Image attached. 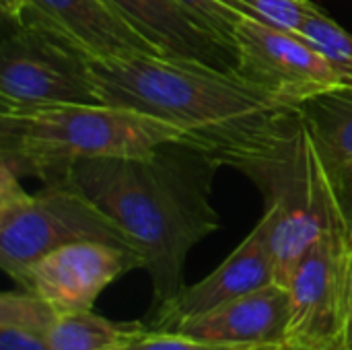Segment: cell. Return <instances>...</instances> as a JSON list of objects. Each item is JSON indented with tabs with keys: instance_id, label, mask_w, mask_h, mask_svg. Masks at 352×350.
Wrapping results in <instances>:
<instances>
[{
	"instance_id": "4fadbf2b",
	"label": "cell",
	"mask_w": 352,
	"mask_h": 350,
	"mask_svg": "<svg viewBox=\"0 0 352 350\" xmlns=\"http://www.w3.org/2000/svg\"><path fill=\"white\" fill-rule=\"evenodd\" d=\"M344 235L352 243V87H334L299 105Z\"/></svg>"
},
{
	"instance_id": "2e32d148",
	"label": "cell",
	"mask_w": 352,
	"mask_h": 350,
	"mask_svg": "<svg viewBox=\"0 0 352 350\" xmlns=\"http://www.w3.org/2000/svg\"><path fill=\"white\" fill-rule=\"evenodd\" d=\"M142 328L144 322H111L93 309L58 311L45 338L52 350H105Z\"/></svg>"
},
{
	"instance_id": "30bf717a",
	"label": "cell",
	"mask_w": 352,
	"mask_h": 350,
	"mask_svg": "<svg viewBox=\"0 0 352 350\" xmlns=\"http://www.w3.org/2000/svg\"><path fill=\"white\" fill-rule=\"evenodd\" d=\"M274 283V264L268 248L266 225L260 223L233 250V254L206 278L184 287L167 305L155 309L144 322L151 330L169 332L194 318H200L241 295L258 291Z\"/></svg>"
},
{
	"instance_id": "8992f818",
	"label": "cell",
	"mask_w": 352,
	"mask_h": 350,
	"mask_svg": "<svg viewBox=\"0 0 352 350\" xmlns=\"http://www.w3.org/2000/svg\"><path fill=\"white\" fill-rule=\"evenodd\" d=\"M101 103L89 56L33 21L12 23L0 47V111Z\"/></svg>"
},
{
	"instance_id": "ffe728a7",
	"label": "cell",
	"mask_w": 352,
	"mask_h": 350,
	"mask_svg": "<svg viewBox=\"0 0 352 350\" xmlns=\"http://www.w3.org/2000/svg\"><path fill=\"white\" fill-rule=\"evenodd\" d=\"M179 6H184L190 14H194L206 29H210L221 41L233 47L231 35L233 27L239 19V14L227 6H223L217 0H175Z\"/></svg>"
},
{
	"instance_id": "52a82bcc",
	"label": "cell",
	"mask_w": 352,
	"mask_h": 350,
	"mask_svg": "<svg viewBox=\"0 0 352 350\" xmlns=\"http://www.w3.org/2000/svg\"><path fill=\"white\" fill-rule=\"evenodd\" d=\"M351 287L352 243L342 229L328 231L301 258L287 285L291 295L287 342L342 350Z\"/></svg>"
},
{
	"instance_id": "ac0fdd59",
	"label": "cell",
	"mask_w": 352,
	"mask_h": 350,
	"mask_svg": "<svg viewBox=\"0 0 352 350\" xmlns=\"http://www.w3.org/2000/svg\"><path fill=\"white\" fill-rule=\"evenodd\" d=\"M235 10L239 17L260 21L264 25L299 33L309 17L320 8L309 0H217Z\"/></svg>"
},
{
	"instance_id": "7a4b0ae2",
	"label": "cell",
	"mask_w": 352,
	"mask_h": 350,
	"mask_svg": "<svg viewBox=\"0 0 352 350\" xmlns=\"http://www.w3.org/2000/svg\"><path fill=\"white\" fill-rule=\"evenodd\" d=\"M89 68L101 103L169 122L186 144L233 169L297 109L235 70L194 60L136 54L89 58Z\"/></svg>"
},
{
	"instance_id": "7c38bea8",
	"label": "cell",
	"mask_w": 352,
	"mask_h": 350,
	"mask_svg": "<svg viewBox=\"0 0 352 350\" xmlns=\"http://www.w3.org/2000/svg\"><path fill=\"white\" fill-rule=\"evenodd\" d=\"M291 295L283 285H268L241 295L169 332L231 350H270L289 340Z\"/></svg>"
},
{
	"instance_id": "d6986e66",
	"label": "cell",
	"mask_w": 352,
	"mask_h": 350,
	"mask_svg": "<svg viewBox=\"0 0 352 350\" xmlns=\"http://www.w3.org/2000/svg\"><path fill=\"white\" fill-rule=\"evenodd\" d=\"M105 350H231L214 344H206L202 340L190 338L179 332H163V330H151L144 328L134 332L132 336L124 338L122 342L109 347Z\"/></svg>"
},
{
	"instance_id": "6da1fadb",
	"label": "cell",
	"mask_w": 352,
	"mask_h": 350,
	"mask_svg": "<svg viewBox=\"0 0 352 350\" xmlns=\"http://www.w3.org/2000/svg\"><path fill=\"white\" fill-rule=\"evenodd\" d=\"M219 167L196 146L167 142L140 157L82 159L60 182L91 198L130 237L151 276L155 311L182 293L190 250L221 225L210 202Z\"/></svg>"
},
{
	"instance_id": "e0dca14e",
	"label": "cell",
	"mask_w": 352,
	"mask_h": 350,
	"mask_svg": "<svg viewBox=\"0 0 352 350\" xmlns=\"http://www.w3.org/2000/svg\"><path fill=\"white\" fill-rule=\"evenodd\" d=\"M297 35H301L326 58L342 85L352 87V33L342 29L324 10H318L314 17L307 19Z\"/></svg>"
},
{
	"instance_id": "8fae6325",
	"label": "cell",
	"mask_w": 352,
	"mask_h": 350,
	"mask_svg": "<svg viewBox=\"0 0 352 350\" xmlns=\"http://www.w3.org/2000/svg\"><path fill=\"white\" fill-rule=\"evenodd\" d=\"M68 39L89 58L161 54L105 0H23V19ZM19 21V23H21Z\"/></svg>"
},
{
	"instance_id": "3957f363",
	"label": "cell",
	"mask_w": 352,
	"mask_h": 350,
	"mask_svg": "<svg viewBox=\"0 0 352 350\" xmlns=\"http://www.w3.org/2000/svg\"><path fill=\"white\" fill-rule=\"evenodd\" d=\"M167 142H184V132L120 105L68 103L0 111V163L41 184L60 182L82 159L140 157Z\"/></svg>"
},
{
	"instance_id": "9c48e42d",
	"label": "cell",
	"mask_w": 352,
	"mask_h": 350,
	"mask_svg": "<svg viewBox=\"0 0 352 350\" xmlns=\"http://www.w3.org/2000/svg\"><path fill=\"white\" fill-rule=\"evenodd\" d=\"M136 268H144L138 252L103 241H78L41 256L14 283L56 311H91L113 281Z\"/></svg>"
},
{
	"instance_id": "9a60e30c",
	"label": "cell",
	"mask_w": 352,
	"mask_h": 350,
	"mask_svg": "<svg viewBox=\"0 0 352 350\" xmlns=\"http://www.w3.org/2000/svg\"><path fill=\"white\" fill-rule=\"evenodd\" d=\"M56 309L33 293H2L0 297V350H52L47 328Z\"/></svg>"
},
{
	"instance_id": "277c9868",
	"label": "cell",
	"mask_w": 352,
	"mask_h": 350,
	"mask_svg": "<svg viewBox=\"0 0 352 350\" xmlns=\"http://www.w3.org/2000/svg\"><path fill=\"white\" fill-rule=\"evenodd\" d=\"M264 194L274 283L287 287L301 258L328 231L342 229L299 107L278 132L237 163Z\"/></svg>"
},
{
	"instance_id": "5b68a950",
	"label": "cell",
	"mask_w": 352,
	"mask_h": 350,
	"mask_svg": "<svg viewBox=\"0 0 352 350\" xmlns=\"http://www.w3.org/2000/svg\"><path fill=\"white\" fill-rule=\"evenodd\" d=\"M78 241H103L138 252L124 229L66 182L29 194L0 163V266L16 281L41 256ZM140 254V252H138Z\"/></svg>"
},
{
	"instance_id": "7402d4cb",
	"label": "cell",
	"mask_w": 352,
	"mask_h": 350,
	"mask_svg": "<svg viewBox=\"0 0 352 350\" xmlns=\"http://www.w3.org/2000/svg\"><path fill=\"white\" fill-rule=\"evenodd\" d=\"M274 350H338L332 347H320V344H305V342H285Z\"/></svg>"
},
{
	"instance_id": "ba28073f",
	"label": "cell",
	"mask_w": 352,
	"mask_h": 350,
	"mask_svg": "<svg viewBox=\"0 0 352 350\" xmlns=\"http://www.w3.org/2000/svg\"><path fill=\"white\" fill-rule=\"evenodd\" d=\"M231 43L235 72L287 103L299 105L318 93L342 87L326 58L297 33L239 17Z\"/></svg>"
},
{
	"instance_id": "5bb4252c",
	"label": "cell",
	"mask_w": 352,
	"mask_h": 350,
	"mask_svg": "<svg viewBox=\"0 0 352 350\" xmlns=\"http://www.w3.org/2000/svg\"><path fill=\"white\" fill-rule=\"evenodd\" d=\"M165 56L235 70V52L175 0H105Z\"/></svg>"
},
{
	"instance_id": "44dd1931",
	"label": "cell",
	"mask_w": 352,
	"mask_h": 350,
	"mask_svg": "<svg viewBox=\"0 0 352 350\" xmlns=\"http://www.w3.org/2000/svg\"><path fill=\"white\" fill-rule=\"evenodd\" d=\"M342 350H352V287H351V303L346 311L344 332H342Z\"/></svg>"
}]
</instances>
